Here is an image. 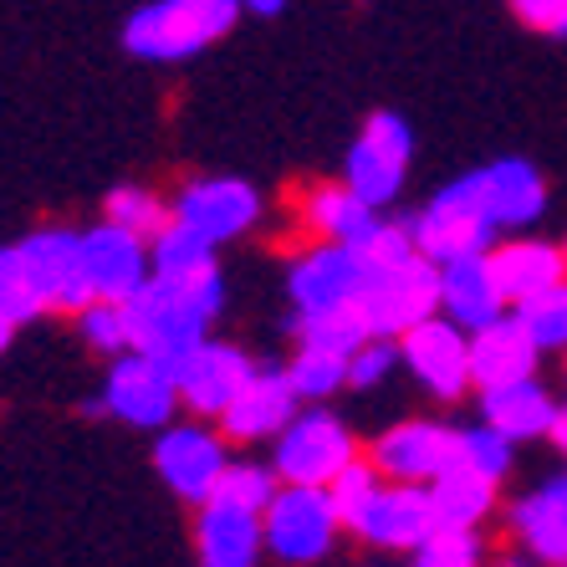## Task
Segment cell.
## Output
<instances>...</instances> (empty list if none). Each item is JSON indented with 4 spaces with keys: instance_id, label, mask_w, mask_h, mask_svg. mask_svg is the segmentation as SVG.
Returning <instances> with one entry per match:
<instances>
[{
    "instance_id": "6da1fadb",
    "label": "cell",
    "mask_w": 567,
    "mask_h": 567,
    "mask_svg": "<svg viewBox=\"0 0 567 567\" xmlns=\"http://www.w3.org/2000/svg\"><path fill=\"white\" fill-rule=\"evenodd\" d=\"M225 302V281L220 271L199 281H158L148 277L144 291L128 307V328H133V353L154 358L169 373L185 369V358L205 343V328L215 322Z\"/></svg>"
},
{
    "instance_id": "7a4b0ae2",
    "label": "cell",
    "mask_w": 567,
    "mask_h": 567,
    "mask_svg": "<svg viewBox=\"0 0 567 567\" xmlns=\"http://www.w3.org/2000/svg\"><path fill=\"white\" fill-rule=\"evenodd\" d=\"M240 0H154L128 16L123 47L144 62H185L205 52L240 21Z\"/></svg>"
},
{
    "instance_id": "3957f363",
    "label": "cell",
    "mask_w": 567,
    "mask_h": 567,
    "mask_svg": "<svg viewBox=\"0 0 567 567\" xmlns=\"http://www.w3.org/2000/svg\"><path fill=\"white\" fill-rule=\"evenodd\" d=\"M414 246L430 261H455V256H475L491 251V236L502 230L496 210H491V189H486V169L465 174L455 185H445L420 215L410 220Z\"/></svg>"
},
{
    "instance_id": "277c9868",
    "label": "cell",
    "mask_w": 567,
    "mask_h": 567,
    "mask_svg": "<svg viewBox=\"0 0 567 567\" xmlns=\"http://www.w3.org/2000/svg\"><path fill=\"white\" fill-rule=\"evenodd\" d=\"M435 307L440 261H430V256H410L399 266H369L363 291H358V312H363L373 338H404L424 317H435Z\"/></svg>"
},
{
    "instance_id": "5b68a950",
    "label": "cell",
    "mask_w": 567,
    "mask_h": 567,
    "mask_svg": "<svg viewBox=\"0 0 567 567\" xmlns=\"http://www.w3.org/2000/svg\"><path fill=\"white\" fill-rule=\"evenodd\" d=\"M343 527V516L332 506V491L328 486H287L271 496V506L261 512V532H266V547L291 567H307L332 547Z\"/></svg>"
},
{
    "instance_id": "8992f818",
    "label": "cell",
    "mask_w": 567,
    "mask_h": 567,
    "mask_svg": "<svg viewBox=\"0 0 567 567\" xmlns=\"http://www.w3.org/2000/svg\"><path fill=\"white\" fill-rule=\"evenodd\" d=\"M353 455L348 424L328 410H302L277 435V475L287 486H328Z\"/></svg>"
},
{
    "instance_id": "52a82bcc",
    "label": "cell",
    "mask_w": 567,
    "mask_h": 567,
    "mask_svg": "<svg viewBox=\"0 0 567 567\" xmlns=\"http://www.w3.org/2000/svg\"><path fill=\"white\" fill-rule=\"evenodd\" d=\"M27 277L37 281L47 312H72L78 317L93 297V281H87V261H82V236L78 230H62V225H47L37 236H27L16 246Z\"/></svg>"
},
{
    "instance_id": "ba28073f",
    "label": "cell",
    "mask_w": 567,
    "mask_h": 567,
    "mask_svg": "<svg viewBox=\"0 0 567 567\" xmlns=\"http://www.w3.org/2000/svg\"><path fill=\"white\" fill-rule=\"evenodd\" d=\"M414 138L404 118L394 113H373L369 128L358 133V144L348 148V189L358 199H369L373 210H383L389 199L404 189V169H410Z\"/></svg>"
},
{
    "instance_id": "9c48e42d",
    "label": "cell",
    "mask_w": 567,
    "mask_h": 567,
    "mask_svg": "<svg viewBox=\"0 0 567 567\" xmlns=\"http://www.w3.org/2000/svg\"><path fill=\"white\" fill-rule=\"evenodd\" d=\"M179 404V379H174L164 363L144 353H118L113 358V373H107V389L97 399L103 414H118L128 424H144V430H164Z\"/></svg>"
},
{
    "instance_id": "30bf717a",
    "label": "cell",
    "mask_w": 567,
    "mask_h": 567,
    "mask_svg": "<svg viewBox=\"0 0 567 567\" xmlns=\"http://www.w3.org/2000/svg\"><path fill=\"white\" fill-rule=\"evenodd\" d=\"M154 465L169 481L174 496L205 506L215 496V486H220L230 455H225V440L210 435L205 424H169L154 445Z\"/></svg>"
},
{
    "instance_id": "8fae6325",
    "label": "cell",
    "mask_w": 567,
    "mask_h": 567,
    "mask_svg": "<svg viewBox=\"0 0 567 567\" xmlns=\"http://www.w3.org/2000/svg\"><path fill=\"white\" fill-rule=\"evenodd\" d=\"M82 261H87L93 297H103V302H133V297L144 291V281L154 277L148 240L113 220L93 225V230L82 236Z\"/></svg>"
},
{
    "instance_id": "7c38bea8",
    "label": "cell",
    "mask_w": 567,
    "mask_h": 567,
    "mask_svg": "<svg viewBox=\"0 0 567 567\" xmlns=\"http://www.w3.org/2000/svg\"><path fill=\"white\" fill-rule=\"evenodd\" d=\"M404 363L420 373V383L435 399L455 404V399L471 389V332L461 322H440V317H424L420 328L404 332Z\"/></svg>"
},
{
    "instance_id": "4fadbf2b",
    "label": "cell",
    "mask_w": 567,
    "mask_h": 567,
    "mask_svg": "<svg viewBox=\"0 0 567 567\" xmlns=\"http://www.w3.org/2000/svg\"><path fill=\"white\" fill-rule=\"evenodd\" d=\"M369 266L358 256V246L343 240H317L302 261L291 266V302L297 312H328V307H353L363 291Z\"/></svg>"
},
{
    "instance_id": "5bb4252c",
    "label": "cell",
    "mask_w": 567,
    "mask_h": 567,
    "mask_svg": "<svg viewBox=\"0 0 567 567\" xmlns=\"http://www.w3.org/2000/svg\"><path fill=\"white\" fill-rule=\"evenodd\" d=\"M174 379H179V404H185L189 414L220 420V414L240 399V389L256 379V363L240 353V348L210 343V338H205V343L185 358V369L174 373Z\"/></svg>"
},
{
    "instance_id": "9a60e30c",
    "label": "cell",
    "mask_w": 567,
    "mask_h": 567,
    "mask_svg": "<svg viewBox=\"0 0 567 567\" xmlns=\"http://www.w3.org/2000/svg\"><path fill=\"white\" fill-rule=\"evenodd\" d=\"M358 537H369L373 547H420L424 537L440 532L435 516V496L430 486H414V481H394V486H379L373 502L363 506V516L353 522Z\"/></svg>"
},
{
    "instance_id": "2e32d148",
    "label": "cell",
    "mask_w": 567,
    "mask_h": 567,
    "mask_svg": "<svg viewBox=\"0 0 567 567\" xmlns=\"http://www.w3.org/2000/svg\"><path fill=\"white\" fill-rule=\"evenodd\" d=\"M256 215H261V199H256V189L246 179H195L174 205V220L199 230L215 246L236 240L240 230H251Z\"/></svg>"
},
{
    "instance_id": "e0dca14e",
    "label": "cell",
    "mask_w": 567,
    "mask_h": 567,
    "mask_svg": "<svg viewBox=\"0 0 567 567\" xmlns=\"http://www.w3.org/2000/svg\"><path fill=\"white\" fill-rule=\"evenodd\" d=\"M455 440H461V430H450V424L410 420V424H399V430H389V435L373 445V465H379L389 481L430 486L445 465H455Z\"/></svg>"
},
{
    "instance_id": "ac0fdd59",
    "label": "cell",
    "mask_w": 567,
    "mask_h": 567,
    "mask_svg": "<svg viewBox=\"0 0 567 567\" xmlns=\"http://www.w3.org/2000/svg\"><path fill=\"white\" fill-rule=\"evenodd\" d=\"M297 404H302V394L291 389L287 369H256V379L240 389V399L220 414V430H225V440H240V445L277 440L302 414Z\"/></svg>"
},
{
    "instance_id": "d6986e66",
    "label": "cell",
    "mask_w": 567,
    "mask_h": 567,
    "mask_svg": "<svg viewBox=\"0 0 567 567\" xmlns=\"http://www.w3.org/2000/svg\"><path fill=\"white\" fill-rule=\"evenodd\" d=\"M195 542H199V563L205 567H256V557L266 547L261 512L210 496V502L199 506Z\"/></svg>"
},
{
    "instance_id": "ffe728a7",
    "label": "cell",
    "mask_w": 567,
    "mask_h": 567,
    "mask_svg": "<svg viewBox=\"0 0 567 567\" xmlns=\"http://www.w3.org/2000/svg\"><path fill=\"white\" fill-rule=\"evenodd\" d=\"M542 348L532 343V332L522 328V317H496L486 328L471 332V379L475 389H502V383L532 379L537 373Z\"/></svg>"
},
{
    "instance_id": "44dd1931",
    "label": "cell",
    "mask_w": 567,
    "mask_h": 567,
    "mask_svg": "<svg viewBox=\"0 0 567 567\" xmlns=\"http://www.w3.org/2000/svg\"><path fill=\"white\" fill-rule=\"evenodd\" d=\"M440 307H445L450 322H461L465 332L496 322L506 307L502 287H496V271H491V251L475 256H455V261L440 266Z\"/></svg>"
},
{
    "instance_id": "7402d4cb",
    "label": "cell",
    "mask_w": 567,
    "mask_h": 567,
    "mask_svg": "<svg viewBox=\"0 0 567 567\" xmlns=\"http://www.w3.org/2000/svg\"><path fill=\"white\" fill-rule=\"evenodd\" d=\"M491 271H496L502 297L516 307L567 277V251H557L547 240H506L491 251Z\"/></svg>"
},
{
    "instance_id": "603a6c76",
    "label": "cell",
    "mask_w": 567,
    "mask_h": 567,
    "mask_svg": "<svg viewBox=\"0 0 567 567\" xmlns=\"http://www.w3.org/2000/svg\"><path fill=\"white\" fill-rule=\"evenodd\" d=\"M481 410H486V424H496L506 440H537V435H547L557 420L553 394H547L537 379L481 389Z\"/></svg>"
},
{
    "instance_id": "cb8c5ba5",
    "label": "cell",
    "mask_w": 567,
    "mask_h": 567,
    "mask_svg": "<svg viewBox=\"0 0 567 567\" xmlns=\"http://www.w3.org/2000/svg\"><path fill=\"white\" fill-rule=\"evenodd\" d=\"M516 537L527 542V553L547 567H567V491L563 481L557 486H542L537 496L512 512Z\"/></svg>"
},
{
    "instance_id": "d4e9b609",
    "label": "cell",
    "mask_w": 567,
    "mask_h": 567,
    "mask_svg": "<svg viewBox=\"0 0 567 567\" xmlns=\"http://www.w3.org/2000/svg\"><path fill=\"white\" fill-rule=\"evenodd\" d=\"M430 496H435V516L440 527H471L496 506V481L481 471H471V465H445V471L430 481Z\"/></svg>"
},
{
    "instance_id": "484cf974",
    "label": "cell",
    "mask_w": 567,
    "mask_h": 567,
    "mask_svg": "<svg viewBox=\"0 0 567 567\" xmlns=\"http://www.w3.org/2000/svg\"><path fill=\"white\" fill-rule=\"evenodd\" d=\"M486 189H491V210L502 225H532L547 210V185L532 169L527 158H502L486 169Z\"/></svg>"
},
{
    "instance_id": "4316f807",
    "label": "cell",
    "mask_w": 567,
    "mask_h": 567,
    "mask_svg": "<svg viewBox=\"0 0 567 567\" xmlns=\"http://www.w3.org/2000/svg\"><path fill=\"white\" fill-rule=\"evenodd\" d=\"M307 225H312L322 240H343V246H363L373 236V215L369 199H358L348 185H322L312 199H307Z\"/></svg>"
},
{
    "instance_id": "83f0119b",
    "label": "cell",
    "mask_w": 567,
    "mask_h": 567,
    "mask_svg": "<svg viewBox=\"0 0 567 567\" xmlns=\"http://www.w3.org/2000/svg\"><path fill=\"white\" fill-rule=\"evenodd\" d=\"M148 256H154V277L164 281H199L220 271L215 266V240H205L199 230H189L179 220L148 240Z\"/></svg>"
},
{
    "instance_id": "f1b7e54d",
    "label": "cell",
    "mask_w": 567,
    "mask_h": 567,
    "mask_svg": "<svg viewBox=\"0 0 567 567\" xmlns=\"http://www.w3.org/2000/svg\"><path fill=\"white\" fill-rule=\"evenodd\" d=\"M297 338H302V348H317V353L353 358L373 332H369V322H363V312H358V302H353V307H328V312H302L297 317Z\"/></svg>"
},
{
    "instance_id": "f546056e",
    "label": "cell",
    "mask_w": 567,
    "mask_h": 567,
    "mask_svg": "<svg viewBox=\"0 0 567 567\" xmlns=\"http://www.w3.org/2000/svg\"><path fill=\"white\" fill-rule=\"evenodd\" d=\"M516 317H522V328L532 332V343L542 353H567V277L557 287L537 291L527 302H516Z\"/></svg>"
},
{
    "instance_id": "4dcf8cb0",
    "label": "cell",
    "mask_w": 567,
    "mask_h": 567,
    "mask_svg": "<svg viewBox=\"0 0 567 567\" xmlns=\"http://www.w3.org/2000/svg\"><path fill=\"white\" fill-rule=\"evenodd\" d=\"M107 220L123 225V230H133V236L154 240L158 230H169V225H174V210L154 195V189L123 185V189H113V195H107Z\"/></svg>"
},
{
    "instance_id": "1f68e13d",
    "label": "cell",
    "mask_w": 567,
    "mask_h": 567,
    "mask_svg": "<svg viewBox=\"0 0 567 567\" xmlns=\"http://www.w3.org/2000/svg\"><path fill=\"white\" fill-rule=\"evenodd\" d=\"M287 379H291V389H297L302 399L322 404V399H332L348 383V358H332V353H317V348H302V353L291 358Z\"/></svg>"
},
{
    "instance_id": "d6a6232c",
    "label": "cell",
    "mask_w": 567,
    "mask_h": 567,
    "mask_svg": "<svg viewBox=\"0 0 567 567\" xmlns=\"http://www.w3.org/2000/svg\"><path fill=\"white\" fill-rule=\"evenodd\" d=\"M512 445L516 440H506L496 424H475V430H461V440H455V461L491 475V481H502L512 471Z\"/></svg>"
},
{
    "instance_id": "836d02e7",
    "label": "cell",
    "mask_w": 567,
    "mask_h": 567,
    "mask_svg": "<svg viewBox=\"0 0 567 567\" xmlns=\"http://www.w3.org/2000/svg\"><path fill=\"white\" fill-rule=\"evenodd\" d=\"M277 491H281L277 465L266 471V465L240 461V465H225V475H220V486H215V496H220V502H236V506H251V512H266Z\"/></svg>"
},
{
    "instance_id": "e575fe53",
    "label": "cell",
    "mask_w": 567,
    "mask_h": 567,
    "mask_svg": "<svg viewBox=\"0 0 567 567\" xmlns=\"http://www.w3.org/2000/svg\"><path fill=\"white\" fill-rule=\"evenodd\" d=\"M78 328H82V338H87L97 353L118 358V353H128V348H133L128 307H123V302H103V297H97V302H87L78 312Z\"/></svg>"
},
{
    "instance_id": "d590c367",
    "label": "cell",
    "mask_w": 567,
    "mask_h": 567,
    "mask_svg": "<svg viewBox=\"0 0 567 567\" xmlns=\"http://www.w3.org/2000/svg\"><path fill=\"white\" fill-rule=\"evenodd\" d=\"M37 312H47V302H41L37 281L27 277L16 246H6V251H0V317H11L16 328H21V322H31Z\"/></svg>"
},
{
    "instance_id": "8d00e7d4",
    "label": "cell",
    "mask_w": 567,
    "mask_h": 567,
    "mask_svg": "<svg viewBox=\"0 0 567 567\" xmlns=\"http://www.w3.org/2000/svg\"><path fill=\"white\" fill-rule=\"evenodd\" d=\"M328 491H332V506H338V516H343V527H353L358 516H363V506L373 502V491H379V465L373 461H348L343 471L328 481Z\"/></svg>"
},
{
    "instance_id": "74e56055",
    "label": "cell",
    "mask_w": 567,
    "mask_h": 567,
    "mask_svg": "<svg viewBox=\"0 0 567 567\" xmlns=\"http://www.w3.org/2000/svg\"><path fill=\"white\" fill-rule=\"evenodd\" d=\"M414 567H481V542L471 527H440L414 547Z\"/></svg>"
},
{
    "instance_id": "f35d334b",
    "label": "cell",
    "mask_w": 567,
    "mask_h": 567,
    "mask_svg": "<svg viewBox=\"0 0 567 567\" xmlns=\"http://www.w3.org/2000/svg\"><path fill=\"white\" fill-rule=\"evenodd\" d=\"M394 363H399V348L389 343V338H369V343L348 358V383H353V389H373V383L389 379Z\"/></svg>"
},
{
    "instance_id": "ab89813d",
    "label": "cell",
    "mask_w": 567,
    "mask_h": 567,
    "mask_svg": "<svg viewBox=\"0 0 567 567\" xmlns=\"http://www.w3.org/2000/svg\"><path fill=\"white\" fill-rule=\"evenodd\" d=\"M512 11H516V21H527V27L567 37V0H512Z\"/></svg>"
},
{
    "instance_id": "60d3db41",
    "label": "cell",
    "mask_w": 567,
    "mask_h": 567,
    "mask_svg": "<svg viewBox=\"0 0 567 567\" xmlns=\"http://www.w3.org/2000/svg\"><path fill=\"white\" fill-rule=\"evenodd\" d=\"M547 440H553V445L567 455V410H557V420H553V430H547Z\"/></svg>"
},
{
    "instance_id": "b9f144b4",
    "label": "cell",
    "mask_w": 567,
    "mask_h": 567,
    "mask_svg": "<svg viewBox=\"0 0 567 567\" xmlns=\"http://www.w3.org/2000/svg\"><path fill=\"white\" fill-rule=\"evenodd\" d=\"M240 6H246V11H256V16H277L287 0H240Z\"/></svg>"
},
{
    "instance_id": "7bdbcfd3",
    "label": "cell",
    "mask_w": 567,
    "mask_h": 567,
    "mask_svg": "<svg viewBox=\"0 0 567 567\" xmlns=\"http://www.w3.org/2000/svg\"><path fill=\"white\" fill-rule=\"evenodd\" d=\"M11 338H16V322H11V317H0V353L11 348Z\"/></svg>"
},
{
    "instance_id": "ee69618b",
    "label": "cell",
    "mask_w": 567,
    "mask_h": 567,
    "mask_svg": "<svg viewBox=\"0 0 567 567\" xmlns=\"http://www.w3.org/2000/svg\"><path fill=\"white\" fill-rule=\"evenodd\" d=\"M512 567H522V563H512Z\"/></svg>"
},
{
    "instance_id": "f6af8a7d",
    "label": "cell",
    "mask_w": 567,
    "mask_h": 567,
    "mask_svg": "<svg viewBox=\"0 0 567 567\" xmlns=\"http://www.w3.org/2000/svg\"><path fill=\"white\" fill-rule=\"evenodd\" d=\"M563 491H567V481H563Z\"/></svg>"
}]
</instances>
